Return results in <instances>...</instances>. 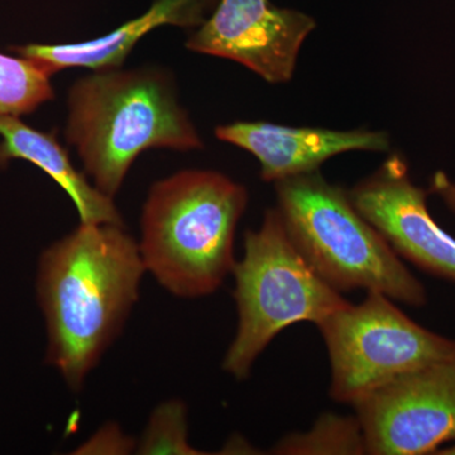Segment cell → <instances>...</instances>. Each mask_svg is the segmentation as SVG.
I'll list each match as a JSON object with an SVG mask.
<instances>
[{"label":"cell","mask_w":455,"mask_h":455,"mask_svg":"<svg viewBox=\"0 0 455 455\" xmlns=\"http://www.w3.org/2000/svg\"><path fill=\"white\" fill-rule=\"evenodd\" d=\"M317 328L331 358V396L350 405L455 353V340L419 325L379 292H367L366 300L341 307Z\"/></svg>","instance_id":"8992f818"},{"label":"cell","mask_w":455,"mask_h":455,"mask_svg":"<svg viewBox=\"0 0 455 455\" xmlns=\"http://www.w3.org/2000/svg\"><path fill=\"white\" fill-rule=\"evenodd\" d=\"M197 27L187 41L188 50L232 60L269 84H283L292 79L302 44L316 22L271 0H218Z\"/></svg>","instance_id":"ba28073f"},{"label":"cell","mask_w":455,"mask_h":455,"mask_svg":"<svg viewBox=\"0 0 455 455\" xmlns=\"http://www.w3.org/2000/svg\"><path fill=\"white\" fill-rule=\"evenodd\" d=\"M204 18L196 0H156L142 16L108 33L106 36L76 44L12 46L9 50L31 60L44 73L53 74L65 68H84L92 71L121 68L137 44L161 26L197 27Z\"/></svg>","instance_id":"8fae6325"},{"label":"cell","mask_w":455,"mask_h":455,"mask_svg":"<svg viewBox=\"0 0 455 455\" xmlns=\"http://www.w3.org/2000/svg\"><path fill=\"white\" fill-rule=\"evenodd\" d=\"M0 167L11 160H26L40 167L73 200L80 223L124 226L113 197L99 191L75 169L55 134L29 127L20 116L0 114Z\"/></svg>","instance_id":"7c38bea8"},{"label":"cell","mask_w":455,"mask_h":455,"mask_svg":"<svg viewBox=\"0 0 455 455\" xmlns=\"http://www.w3.org/2000/svg\"><path fill=\"white\" fill-rule=\"evenodd\" d=\"M367 454H436L455 440V353L355 403Z\"/></svg>","instance_id":"52a82bcc"},{"label":"cell","mask_w":455,"mask_h":455,"mask_svg":"<svg viewBox=\"0 0 455 455\" xmlns=\"http://www.w3.org/2000/svg\"><path fill=\"white\" fill-rule=\"evenodd\" d=\"M145 272L139 242L118 224L80 223L42 252L36 289L46 322V362L71 391L83 390L121 334Z\"/></svg>","instance_id":"6da1fadb"},{"label":"cell","mask_w":455,"mask_h":455,"mask_svg":"<svg viewBox=\"0 0 455 455\" xmlns=\"http://www.w3.org/2000/svg\"><path fill=\"white\" fill-rule=\"evenodd\" d=\"M139 454H204L188 442L187 407L181 401H167L155 410Z\"/></svg>","instance_id":"9a60e30c"},{"label":"cell","mask_w":455,"mask_h":455,"mask_svg":"<svg viewBox=\"0 0 455 455\" xmlns=\"http://www.w3.org/2000/svg\"><path fill=\"white\" fill-rule=\"evenodd\" d=\"M275 454H367L357 416L323 415L310 430L290 434L274 448Z\"/></svg>","instance_id":"4fadbf2b"},{"label":"cell","mask_w":455,"mask_h":455,"mask_svg":"<svg viewBox=\"0 0 455 455\" xmlns=\"http://www.w3.org/2000/svg\"><path fill=\"white\" fill-rule=\"evenodd\" d=\"M215 136L252 154L265 181H283L319 170L325 161L350 151L383 152L390 148L381 131H333L287 127L268 122H235L220 125Z\"/></svg>","instance_id":"30bf717a"},{"label":"cell","mask_w":455,"mask_h":455,"mask_svg":"<svg viewBox=\"0 0 455 455\" xmlns=\"http://www.w3.org/2000/svg\"><path fill=\"white\" fill-rule=\"evenodd\" d=\"M247 188L223 173L184 170L155 182L140 215L146 271L180 299L212 295L235 268Z\"/></svg>","instance_id":"3957f363"},{"label":"cell","mask_w":455,"mask_h":455,"mask_svg":"<svg viewBox=\"0 0 455 455\" xmlns=\"http://www.w3.org/2000/svg\"><path fill=\"white\" fill-rule=\"evenodd\" d=\"M277 211L293 244L317 275L339 292H379L410 307L427 293L385 236L358 212L344 188L320 171L275 184Z\"/></svg>","instance_id":"277c9868"},{"label":"cell","mask_w":455,"mask_h":455,"mask_svg":"<svg viewBox=\"0 0 455 455\" xmlns=\"http://www.w3.org/2000/svg\"><path fill=\"white\" fill-rule=\"evenodd\" d=\"M232 274L238 331L223 370L239 381L284 329L302 322L320 324L349 304L304 259L277 208L266 212L259 229L245 233L244 256Z\"/></svg>","instance_id":"5b68a950"},{"label":"cell","mask_w":455,"mask_h":455,"mask_svg":"<svg viewBox=\"0 0 455 455\" xmlns=\"http://www.w3.org/2000/svg\"><path fill=\"white\" fill-rule=\"evenodd\" d=\"M436 454L440 455H455V444L451 445V447L447 448H440Z\"/></svg>","instance_id":"ac0fdd59"},{"label":"cell","mask_w":455,"mask_h":455,"mask_svg":"<svg viewBox=\"0 0 455 455\" xmlns=\"http://www.w3.org/2000/svg\"><path fill=\"white\" fill-rule=\"evenodd\" d=\"M68 109L65 139L92 185L109 197L146 149L191 151L204 145L163 68L94 71L71 86Z\"/></svg>","instance_id":"7a4b0ae2"},{"label":"cell","mask_w":455,"mask_h":455,"mask_svg":"<svg viewBox=\"0 0 455 455\" xmlns=\"http://www.w3.org/2000/svg\"><path fill=\"white\" fill-rule=\"evenodd\" d=\"M430 193L438 196L445 205L455 212V184L448 178L447 173L438 171L431 179Z\"/></svg>","instance_id":"2e32d148"},{"label":"cell","mask_w":455,"mask_h":455,"mask_svg":"<svg viewBox=\"0 0 455 455\" xmlns=\"http://www.w3.org/2000/svg\"><path fill=\"white\" fill-rule=\"evenodd\" d=\"M196 2L200 14H202L204 20H205V18L208 17L209 12H212V9L217 4L218 0H196Z\"/></svg>","instance_id":"e0dca14e"},{"label":"cell","mask_w":455,"mask_h":455,"mask_svg":"<svg viewBox=\"0 0 455 455\" xmlns=\"http://www.w3.org/2000/svg\"><path fill=\"white\" fill-rule=\"evenodd\" d=\"M51 76L25 57L0 53V114L20 116L55 98Z\"/></svg>","instance_id":"5bb4252c"},{"label":"cell","mask_w":455,"mask_h":455,"mask_svg":"<svg viewBox=\"0 0 455 455\" xmlns=\"http://www.w3.org/2000/svg\"><path fill=\"white\" fill-rule=\"evenodd\" d=\"M348 193L358 212L398 256L455 283V238L431 217L427 191L411 181L409 166L401 156L388 157Z\"/></svg>","instance_id":"9c48e42d"}]
</instances>
